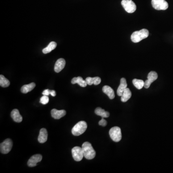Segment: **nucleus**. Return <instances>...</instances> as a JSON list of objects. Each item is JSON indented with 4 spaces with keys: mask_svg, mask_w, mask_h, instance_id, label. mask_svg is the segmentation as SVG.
<instances>
[{
    "mask_svg": "<svg viewBox=\"0 0 173 173\" xmlns=\"http://www.w3.org/2000/svg\"><path fill=\"white\" fill-rule=\"evenodd\" d=\"M149 35V32L147 29H142L141 31L134 32L131 36L132 42L134 43H138L142 39L147 38Z\"/></svg>",
    "mask_w": 173,
    "mask_h": 173,
    "instance_id": "nucleus-1",
    "label": "nucleus"
},
{
    "mask_svg": "<svg viewBox=\"0 0 173 173\" xmlns=\"http://www.w3.org/2000/svg\"><path fill=\"white\" fill-rule=\"evenodd\" d=\"M65 65V61L63 58H60L56 62L55 65V71L56 73L61 72L64 68Z\"/></svg>",
    "mask_w": 173,
    "mask_h": 173,
    "instance_id": "nucleus-12",
    "label": "nucleus"
},
{
    "mask_svg": "<svg viewBox=\"0 0 173 173\" xmlns=\"http://www.w3.org/2000/svg\"><path fill=\"white\" fill-rule=\"evenodd\" d=\"M151 5L157 10H166L168 8V3L165 0H152Z\"/></svg>",
    "mask_w": 173,
    "mask_h": 173,
    "instance_id": "nucleus-6",
    "label": "nucleus"
},
{
    "mask_svg": "<svg viewBox=\"0 0 173 173\" xmlns=\"http://www.w3.org/2000/svg\"><path fill=\"white\" fill-rule=\"evenodd\" d=\"M107 121L103 117H102V119L99 122V125L101 126H105L107 125Z\"/></svg>",
    "mask_w": 173,
    "mask_h": 173,
    "instance_id": "nucleus-26",
    "label": "nucleus"
},
{
    "mask_svg": "<svg viewBox=\"0 0 173 173\" xmlns=\"http://www.w3.org/2000/svg\"><path fill=\"white\" fill-rule=\"evenodd\" d=\"M127 86L126 80L125 78H122L120 80V85L119 86L117 90V93L119 96H122L123 92L127 88Z\"/></svg>",
    "mask_w": 173,
    "mask_h": 173,
    "instance_id": "nucleus-14",
    "label": "nucleus"
},
{
    "mask_svg": "<svg viewBox=\"0 0 173 173\" xmlns=\"http://www.w3.org/2000/svg\"><path fill=\"white\" fill-rule=\"evenodd\" d=\"M11 116L14 121L18 123H20L23 120L22 116L20 114L19 112L18 109H14L11 112Z\"/></svg>",
    "mask_w": 173,
    "mask_h": 173,
    "instance_id": "nucleus-15",
    "label": "nucleus"
},
{
    "mask_svg": "<svg viewBox=\"0 0 173 173\" xmlns=\"http://www.w3.org/2000/svg\"><path fill=\"white\" fill-rule=\"evenodd\" d=\"M13 142L10 138L6 139L4 142L1 143L0 150L2 154H7L11 151L13 147Z\"/></svg>",
    "mask_w": 173,
    "mask_h": 173,
    "instance_id": "nucleus-7",
    "label": "nucleus"
},
{
    "mask_svg": "<svg viewBox=\"0 0 173 173\" xmlns=\"http://www.w3.org/2000/svg\"><path fill=\"white\" fill-rule=\"evenodd\" d=\"M87 127V124L85 121H80L73 127L72 134L75 136H79L85 132Z\"/></svg>",
    "mask_w": 173,
    "mask_h": 173,
    "instance_id": "nucleus-3",
    "label": "nucleus"
},
{
    "mask_svg": "<svg viewBox=\"0 0 173 173\" xmlns=\"http://www.w3.org/2000/svg\"><path fill=\"white\" fill-rule=\"evenodd\" d=\"M36 86V84L34 82L30 83V84H27V85H25L22 86L21 89V91L23 93L26 94L29 92H31V90L34 89V88Z\"/></svg>",
    "mask_w": 173,
    "mask_h": 173,
    "instance_id": "nucleus-19",
    "label": "nucleus"
},
{
    "mask_svg": "<svg viewBox=\"0 0 173 173\" xmlns=\"http://www.w3.org/2000/svg\"><path fill=\"white\" fill-rule=\"evenodd\" d=\"M131 96L132 93L130 90V89L127 88L122 94L121 98V101L123 102H126L127 101L130 99V98H131Z\"/></svg>",
    "mask_w": 173,
    "mask_h": 173,
    "instance_id": "nucleus-20",
    "label": "nucleus"
},
{
    "mask_svg": "<svg viewBox=\"0 0 173 173\" xmlns=\"http://www.w3.org/2000/svg\"><path fill=\"white\" fill-rule=\"evenodd\" d=\"M102 92L109 97L110 99H113L115 97L114 91L112 88L110 87V86H107V85L104 86L102 88Z\"/></svg>",
    "mask_w": 173,
    "mask_h": 173,
    "instance_id": "nucleus-16",
    "label": "nucleus"
},
{
    "mask_svg": "<svg viewBox=\"0 0 173 173\" xmlns=\"http://www.w3.org/2000/svg\"><path fill=\"white\" fill-rule=\"evenodd\" d=\"M57 46V43L55 42H51L50 43L49 45L46 48L43 49V52L44 54H47V53L50 52L52 51L54 49H56Z\"/></svg>",
    "mask_w": 173,
    "mask_h": 173,
    "instance_id": "nucleus-22",
    "label": "nucleus"
},
{
    "mask_svg": "<svg viewBox=\"0 0 173 173\" xmlns=\"http://www.w3.org/2000/svg\"><path fill=\"white\" fill-rule=\"evenodd\" d=\"M121 5L126 12L133 13L136 10V5L132 0H122Z\"/></svg>",
    "mask_w": 173,
    "mask_h": 173,
    "instance_id": "nucleus-5",
    "label": "nucleus"
},
{
    "mask_svg": "<svg viewBox=\"0 0 173 173\" xmlns=\"http://www.w3.org/2000/svg\"><path fill=\"white\" fill-rule=\"evenodd\" d=\"M82 149L83 150L84 157L88 160H92L96 156V152L94 150L92 144L89 142H85L82 144Z\"/></svg>",
    "mask_w": 173,
    "mask_h": 173,
    "instance_id": "nucleus-2",
    "label": "nucleus"
},
{
    "mask_svg": "<svg viewBox=\"0 0 173 173\" xmlns=\"http://www.w3.org/2000/svg\"><path fill=\"white\" fill-rule=\"evenodd\" d=\"M72 156L76 161H80L84 157V153L82 148L76 146L74 147L72 150Z\"/></svg>",
    "mask_w": 173,
    "mask_h": 173,
    "instance_id": "nucleus-8",
    "label": "nucleus"
},
{
    "mask_svg": "<svg viewBox=\"0 0 173 173\" xmlns=\"http://www.w3.org/2000/svg\"><path fill=\"white\" fill-rule=\"evenodd\" d=\"M51 96L52 97H55L56 96V91L54 90H51Z\"/></svg>",
    "mask_w": 173,
    "mask_h": 173,
    "instance_id": "nucleus-28",
    "label": "nucleus"
},
{
    "mask_svg": "<svg viewBox=\"0 0 173 173\" xmlns=\"http://www.w3.org/2000/svg\"><path fill=\"white\" fill-rule=\"evenodd\" d=\"M158 78V74L155 71H150L149 74H148L147 79L148 80H146L144 82V87L145 88H149L150 85L153 82L157 80Z\"/></svg>",
    "mask_w": 173,
    "mask_h": 173,
    "instance_id": "nucleus-9",
    "label": "nucleus"
},
{
    "mask_svg": "<svg viewBox=\"0 0 173 173\" xmlns=\"http://www.w3.org/2000/svg\"><path fill=\"white\" fill-rule=\"evenodd\" d=\"M48 138V132L47 130L44 128H43L40 130L39 135V142L40 143H44L47 141Z\"/></svg>",
    "mask_w": 173,
    "mask_h": 173,
    "instance_id": "nucleus-13",
    "label": "nucleus"
},
{
    "mask_svg": "<svg viewBox=\"0 0 173 173\" xmlns=\"http://www.w3.org/2000/svg\"><path fill=\"white\" fill-rule=\"evenodd\" d=\"M42 159H43V157H42V155L39 154L34 155L28 160V162H27V165L28 167H35L38 163L42 161Z\"/></svg>",
    "mask_w": 173,
    "mask_h": 173,
    "instance_id": "nucleus-10",
    "label": "nucleus"
},
{
    "mask_svg": "<svg viewBox=\"0 0 173 173\" xmlns=\"http://www.w3.org/2000/svg\"><path fill=\"white\" fill-rule=\"evenodd\" d=\"M109 135L111 139L114 142H119L122 139L121 129L118 126H114L110 129Z\"/></svg>",
    "mask_w": 173,
    "mask_h": 173,
    "instance_id": "nucleus-4",
    "label": "nucleus"
},
{
    "mask_svg": "<svg viewBox=\"0 0 173 173\" xmlns=\"http://www.w3.org/2000/svg\"><path fill=\"white\" fill-rule=\"evenodd\" d=\"M71 83L73 84L77 83L81 87H86L87 85H88L86 80H83V78L81 76L74 77L71 81Z\"/></svg>",
    "mask_w": 173,
    "mask_h": 173,
    "instance_id": "nucleus-17",
    "label": "nucleus"
},
{
    "mask_svg": "<svg viewBox=\"0 0 173 173\" xmlns=\"http://www.w3.org/2000/svg\"><path fill=\"white\" fill-rule=\"evenodd\" d=\"M95 113L97 115L101 116L103 118H107L110 116V113L108 112L105 111L104 109L98 107L95 110Z\"/></svg>",
    "mask_w": 173,
    "mask_h": 173,
    "instance_id": "nucleus-21",
    "label": "nucleus"
},
{
    "mask_svg": "<svg viewBox=\"0 0 173 173\" xmlns=\"http://www.w3.org/2000/svg\"><path fill=\"white\" fill-rule=\"evenodd\" d=\"M67 113L66 111L64 110H57L56 109H53L51 111V117L56 119H59L64 117Z\"/></svg>",
    "mask_w": 173,
    "mask_h": 173,
    "instance_id": "nucleus-11",
    "label": "nucleus"
},
{
    "mask_svg": "<svg viewBox=\"0 0 173 173\" xmlns=\"http://www.w3.org/2000/svg\"><path fill=\"white\" fill-rule=\"evenodd\" d=\"M49 101V98L48 96L43 95V97H41L40 99V102L43 105H46L48 104Z\"/></svg>",
    "mask_w": 173,
    "mask_h": 173,
    "instance_id": "nucleus-25",
    "label": "nucleus"
},
{
    "mask_svg": "<svg viewBox=\"0 0 173 173\" xmlns=\"http://www.w3.org/2000/svg\"><path fill=\"white\" fill-rule=\"evenodd\" d=\"M132 82L135 87L138 89H142L144 86V82L142 80L134 79Z\"/></svg>",
    "mask_w": 173,
    "mask_h": 173,
    "instance_id": "nucleus-24",
    "label": "nucleus"
},
{
    "mask_svg": "<svg viewBox=\"0 0 173 173\" xmlns=\"http://www.w3.org/2000/svg\"><path fill=\"white\" fill-rule=\"evenodd\" d=\"M86 81L88 85H92L94 84L95 85H98L101 82V79L98 76L94 77H88L86 78Z\"/></svg>",
    "mask_w": 173,
    "mask_h": 173,
    "instance_id": "nucleus-18",
    "label": "nucleus"
},
{
    "mask_svg": "<svg viewBox=\"0 0 173 173\" xmlns=\"http://www.w3.org/2000/svg\"><path fill=\"white\" fill-rule=\"evenodd\" d=\"M51 90H50V89H45V90H44L42 94H43V95L49 96V95L51 94Z\"/></svg>",
    "mask_w": 173,
    "mask_h": 173,
    "instance_id": "nucleus-27",
    "label": "nucleus"
},
{
    "mask_svg": "<svg viewBox=\"0 0 173 173\" xmlns=\"http://www.w3.org/2000/svg\"><path fill=\"white\" fill-rule=\"evenodd\" d=\"M10 82L9 80L5 77L4 76L1 75L0 76V86L3 88L9 87Z\"/></svg>",
    "mask_w": 173,
    "mask_h": 173,
    "instance_id": "nucleus-23",
    "label": "nucleus"
}]
</instances>
